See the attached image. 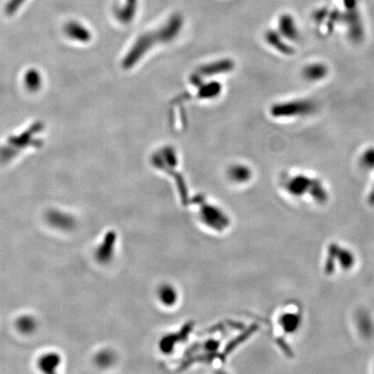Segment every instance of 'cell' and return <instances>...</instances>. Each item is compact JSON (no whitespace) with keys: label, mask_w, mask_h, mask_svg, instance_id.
<instances>
[{"label":"cell","mask_w":374,"mask_h":374,"mask_svg":"<svg viewBox=\"0 0 374 374\" xmlns=\"http://www.w3.org/2000/svg\"><path fill=\"white\" fill-rule=\"evenodd\" d=\"M156 43H158V41L155 32H147L139 35L123 58V68L129 69L136 65Z\"/></svg>","instance_id":"6da1fadb"},{"label":"cell","mask_w":374,"mask_h":374,"mask_svg":"<svg viewBox=\"0 0 374 374\" xmlns=\"http://www.w3.org/2000/svg\"><path fill=\"white\" fill-rule=\"evenodd\" d=\"M44 129V123L42 121H35L29 129L22 132L21 134L10 137L7 145L10 146L16 152L17 155L25 148L30 147L39 148L43 144V141L39 138H35V136L43 132Z\"/></svg>","instance_id":"7a4b0ae2"},{"label":"cell","mask_w":374,"mask_h":374,"mask_svg":"<svg viewBox=\"0 0 374 374\" xmlns=\"http://www.w3.org/2000/svg\"><path fill=\"white\" fill-rule=\"evenodd\" d=\"M314 110V104L308 100H296L276 104L271 108V115L274 117H295L311 114Z\"/></svg>","instance_id":"3957f363"},{"label":"cell","mask_w":374,"mask_h":374,"mask_svg":"<svg viewBox=\"0 0 374 374\" xmlns=\"http://www.w3.org/2000/svg\"><path fill=\"white\" fill-rule=\"evenodd\" d=\"M183 16L181 14L175 13L172 15L167 22L162 26L158 31H156V35L158 43L167 44L176 39L183 27Z\"/></svg>","instance_id":"277c9868"},{"label":"cell","mask_w":374,"mask_h":374,"mask_svg":"<svg viewBox=\"0 0 374 374\" xmlns=\"http://www.w3.org/2000/svg\"><path fill=\"white\" fill-rule=\"evenodd\" d=\"M45 219L52 227L65 231L72 230L77 227V219L62 210H49L47 211Z\"/></svg>","instance_id":"5b68a950"},{"label":"cell","mask_w":374,"mask_h":374,"mask_svg":"<svg viewBox=\"0 0 374 374\" xmlns=\"http://www.w3.org/2000/svg\"><path fill=\"white\" fill-rule=\"evenodd\" d=\"M202 219L209 226L216 229H223L229 224V220L218 208L205 205L202 202Z\"/></svg>","instance_id":"8992f818"},{"label":"cell","mask_w":374,"mask_h":374,"mask_svg":"<svg viewBox=\"0 0 374 374\" xmlns=\"http://www.w3.org/2000/svg\"><path fill=\"white\" fill-rule=\"evenodd\" d=\"M234 63L229 59H222L212 63H207L199 68V75L201 77H212L216 75L224 74L233 70Z\"/></svg>","instance_id":"52a82bcc"},{"label":"cell","mask_w":374,"mask_h":374,"mask_svg":"<svg viewBox=\"0 0 374 374\" xmlns=\"http://www.w3.org/2000/svg\"><path fill=\"white\" fill-rule=\"evenodd\" d=\"M314 181L304 175H298L290 179L287 184V189L290 195L295 197H302L305 192L311 191Z\"/></svg>","instance_id":"ba28073f"},{"label":"cell","mask_w":374,"mask_h":374,"mask_svg":"<svg viewBox=\"0 0 374 374\" xmlns=\"http://www.w3.org/2000/svg\"><path fill=\"white\" fill-rule=\"evenodd\" d=\"M115 239L116 235L114 231H110L106 233L103 242L96 251V257L100 262H109L113 253H114V247H115Z\"/></svg>","instance_id":"9c48e42d"},{"label":"cell","mask_w":374,"mask_h":374,"mask_svg":"<svg viewBox=\"0 0 374 374\" xmlns=\"http://www.w3.org/2000/svg\"><path fill=\"white\" fill-rule=\"evenodd\" d=\"M279 31L280 34L285 39L290 40H297L299 37V31L295 25V20L292 16L285 14L280 17L279 20Z\"/></svg>","instance_id":"30bf717a"},{"label":"cell","mask_w":374,"mask_h":374,"mask_svg":"<svg viewBox=\"0 0 374 374\" xmlns=\"http://www.w3.org/2000/svg\"><path fill=\"white\" fill-rule=\"evenodd\" d=\"M138 0H126L125 4L115 11L117 20L124 25H128L134 20L136 15Z\"/></svg>","instance_id":"8fae6325"},{"label":"cell","mask_w":374,"mask_h":374,"mask_svg":"<svg viewBox=\"0 0 374 374\" xmlns=\"http://www.w3.org/2000/svg\"><path fill=\"white\" fill-rule=\"evenodd\" d=\"M66 34L70 39L81 43H87L91 39V33L78 23H70L66 26Z\"/></svg>","instance_id":"7c38bea8"},{"label":"cell","mask_w":374,"mask_h":374,"mask_svg":"<svg viewBox=\"0 0 374 374\" xmlns=\"http://www.w3.org/2000/svg\"><path fill=\"white\" fill-rule=\"evenodd\" d=\"M328 68L323 63H313L304 68L302 76L304 78L312 82L320 81L328 75Z\"/></svg>","instance_id":"4fadbf2b"},{"label":"cell","mask_w":374,"mask_h":374,"mask_svg":"<svg viewBox=\"0 0 374 374\" xmlns=\"http://www.w3.org/2000/svg\"><path fill=\"white\" fill-rule=\"evenodd\" d=\"M228 174L231 181L237 183H245L252 177V171L244 165H233L229 167Z\"/></svg>","instance_id":"5bb4252c"},{"label":"cell","mask_w":374,"mask_h":374,"mask_svg":"<svg viewBox=\"0 0 374 374\" xmlns=\"http://www.w3.org/2000/svg\"><path fill=\"white\" fill-rule=\"evenodd\" d=\"M61 364V357L58 353L49 352L42 356L39 361V366L42 371L46 373L55 372Z\"/></svg>","instance_id":"9a60e30c"},{"label":"cell","mask_w":374,"mask_h":374,"mask_svg":"<svg viewBox=\"0 0 374 374\" xmlns=\"http://www.w3.org/2000/svg\"><path fill=\"white\" fill-rule=\"evenodd\" d=\"M266 41L271 46L281 53L286 55H290L293 53L292 48H290L286 43L282 41L280 33L275 32L273 30H269L268 32L266 33Z\"/></svg>","instance_id":"2e32d148"},{"label":"cell","mask_w":374,"mask_h":374,"mask_svg":"<svg viewBox=\"0 0 374 374\" xmlns=\"http://www.w3.org/2000/svg\"><path fill=\"white\" fill-rule=\"evenodd\" d=\"M42 82H43V79H42L41 74L35 68H30L25 73V87L30 92L39 91L41 87Z\"/></svg>","instance_id":"e0dca14e"},{"label":"cell","mask_w":374,"mask_h":374,"mask_svg":"<svg viewBox=\"0 0 374 374\" xmlns=\"http://www.w3.org/2000/svg\"><path fill=\"white\" fill-rule=\"evenodd\" d=\"M222 91V85L218 82H210L200 85L199 96L202 99L216 98Z\"/></svg>","instance_id":"ac0fdd59"},{"label":"cell","mask_w":374,"mask_h":374,"mask_svg":"<svg viewBox=\"0 0 374 374\" xmlns=\"http://www.w3.org/2000/svg\"><path fill=\"white\" fill-rule=\"evenodd\" d=\"M300 319L299 314H285L281 316V326L286 333H292L300 326Z\"/></svg>","instance_id":"d6986e66"},{"label":"cell","mask_w":374,"mask_h":374,"mask_svg":"<svg viewBox=\"0 0 374 374\" xmlns=\"http://www.w3.org/2000/svg\"><path fill=\"white\" fill-rule=\"evenodd\" d=\"M16 327L21 333H31L38 327L37 319L30 315H23L16 320Z\"/></svg>","instance_id":"ffe728a7"},{"label":"cell","mask_w":374,"mask_h":374,"mask_svg":"<svg viewBox=\"0 0 374 374\" xmlns=\"http://www.w3.org/2000/svg\"><path fill=\"white\" fill-rule=\"evenodd\" d=\"M191 325H186L185 328H183V332L181 333L180 335H171L168 337H166L163 341H162V349L164 350L165 352H168L170 350L172 349V346L174 345L175 342L180 341V339H182L184 337H186L188 334L189 332L191 330Z\"/></svg>","instance_id":"44dd1931"},{"label":"cell","mask_w":374,"mask_h":374,"mask_svg":"<svg viewBox=\"0 0 374 374\" xmlns=\"http://www.w3.org/2000/svg\"><path fill=\"white\" fill-rule=\"evenodd\" d=\"M159 296H161V300L168 306L172 305L177 300V295H176L175 290L170 286L162 287L159 291Z\"/></svg>","instance_id":"7402d4cb"},{"label":"cell","mask_w":374,"mask_h":374,"mask_svg":"<svg viewBox=\"0 0 374 374\" xmlns=\"http://www.w3.org/2000/svg\"><path fill=\"white\" fill-rule=\"evenodd\" d=\"M96 361L98 366L106 367V366H109L112 364L113 361H114V355L110 351L105 350V351L99 352L98 354L96 355Z\"/></svg>","instance_id":"603a6c76"},{"label":"cell","mask_w":374,"mask_h":374,"mask_svg":"<svg viewBox=\"0 0 374 374\" xmlns=\"http://www.w3.org/2000/svg\"><path fill=\"white\" fill-rule=\"evenodd\" d=\"M362 166L366 168L371 169L374 167V149H369L364 153L361 158Z\"/></svg>","instance_id":"cb8c5ba5"},{"label":"cell","mask_w":374,"mask_h":374,"mask_svg":"<svg viewBox=\"0 0 374 374\" xmlns=\"http://www.w3.org/2000/svg\"><path fill=\"white\" fill-rule=\"evenodd\" d=\"M253 329H255V328H252V329H250V330L247 331L246 333H243V335H241L240 337H238V339L236 340L235 342H231L230 344L228 345V347H227L225 351H224V354H228V353H229V352H230V351H231V350H233V348L237 346V345L239 344V343H241L242 342H243L244 339L247 338V337L252 333Z\"/></svg>","instance_id":"d4e9b609"},{"label":"cell","mask_w":374,"mask_h":374,"mask_svg":"<svg viewBox=\"0 0 374 374\" xmlns=\"http://www.w3.org/2000/svg\"><path fill=\"white\" fill-rule=\"evenodd\" d=\"M343 1H344L346 8L348 9L350 11H354L355 8H356L357 0H343Z\"/></svg>","instance_id":"484cf974"}]
</instances>
